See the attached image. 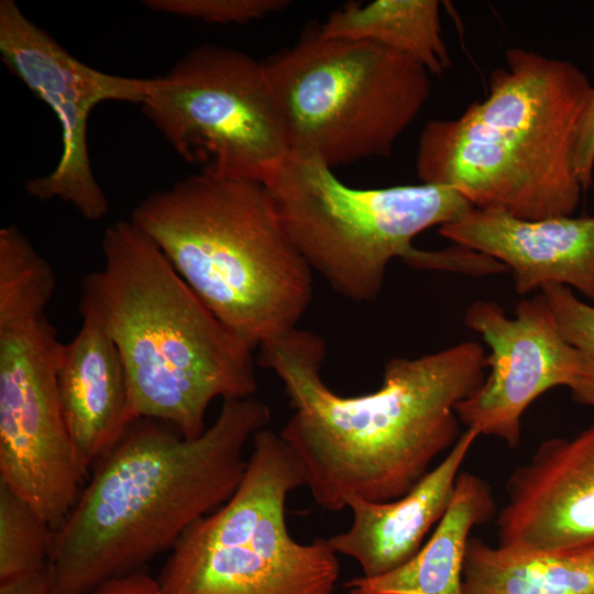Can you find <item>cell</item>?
I'll return each mask as SVG.
<instances>
[{
    "label": "cell",
    "mask_w": 594,
    "mask_h": 594,
    "mask_svg": "<svg viewBox=\"0 0 594 594\" xmlns=\"http://www.w3.org/2000/svg\"><path fill=\"white\" fill-rule=\"evenodd\" d=\"M258 363L283 383L293 415L279 431L324 510L355 496L387 502L408 493L460 438L455 406L484 382L483 346L461 342L422 356L392 358L378 389L333 392L321 376L324 340L298 328L260 348Z\"/></svg>",
    "instance_id": "obj_1"
},
{
    "label": "cell",
    "mask_w": 594,
    "mask_h": 594,
    "mask_svg": "<svg viewBox=\"0 0 594 594\" xmlns=\"http://www.w3.org/2000/svg\"><path fill=\"white\" fill-rule=\"evenodd\" d=\"M271 417L253 396L222 400L197 438L161 421H135L54 531L50 563L59 593L87 594L170 550L232 496L246 470L245 446Z\"/></svg>",
    "instance_id": "obj_2"
},
{
    "label": "cell",
    "mask_w": 594,
    "mask_h": 594,
    "mask_svg": "<svg viewBox=\"0 0 594 594\" xmlns=\"http://www.w3.org/2000/svg\"><path fill=\"white\" fill-rule=\"evenodd\" d=\"M101 249L103 266L84 277L79 309L116 344L135 420L197 438L216 398L254 396V349L212 314L147 234L118 221L105 230Z\"/></svg>",
    "instance_id": "obj_3"
},
{
    "label": "cell",
    "mask_w": 594,
    "mask_h": 594,
    "mask_svg": "<svg viewBox=\"0 0 594 594\" xmlns=\"http://www.w3.org/2000/svg\"><path fill=\"white\" fill-rule=\"evenodd\" d=\"M485 99L455 119H433L418 142L416 173L474 208L516 218L572 216L583 191L574 167L579 127L593 86L571 62L506 51Z\"/></svg>",
    "instance_id": "obj_4"
},
{
    "label": "cell",
    "mask_w": 594,
    "mask_h": 594,
    "mask_svg": "<svg viewBox=\"0 0 594 594\" xmlns=\"http://www.w3.org/2000/svg\"><path fill=\"white\" fill-rule=\"evenodd\" d=\"M130 220L253 349L296 329L312 300V270L262 183L199 172L146 196Z\"/></svg>",
    "instance_id": "obj_5"
},
{
    "label": "cell",
    "mask_w": 594,
    "mask_h": 594,
    "mask_svg": "<svg viewBox=\"0 0 594 594\" xmlns=\"http://www.w3.org/2000/svg\"><path fill=\"white\" fill-rule=\"evenodd\" d=\"M252 447L232 496L170 549L157 579L164 594H333L340 563L328 538L302 543L288 531V495L306 486L299 460L267 428Z\"/></svg>",
    "instance_id": "obj_6"
},
{
    "label": "cell",
    "mask_w": 594,
    "mask_h": 594,
    "mask_svg": "<svg viewBox=\"0 0 594 594\" xmlns=\"http://www.w3.org/2000/svg\"><path fill=\"white\" fill-rule=\"evenodd\" d=\"M293 155L330 168L388 157L431 95L428 70L370 41L326 38L318 28L263 62Z\"/></svg>",
    "instance_id": "obj_7"
},
{
    "label": "cell",
    "mask_w": 594,
    "mask_h": 594,
    "mask_svg": "<svg viewBox=\"0 0 594 594\" xmlns=\"http://www.w3.org/2000/svg\"><path fill=\"white\" fill-rule=\"evenodd\" d=\"M265 186L312 272L354 302L380 295L388 264L406 263L419 233L474 208L447 185L354 188L322 162L293 154Z\"/></svg>",
    "instance_id": "obj_8"
},
{
    "label": "cell",
    "mask_w": 594,
    "mask_h": 594,
    "mask_svg": "<svg viewBox=\"0 0 594 594\" xmlns=\"http://www.w3.org/2000/svg\"><path fill=\"white\" fill-rule=\"evenodd\" d=\"M55 282L32 272L0 279V482L54 531L77 502L87 475L58 393L63 342L45 312Z\"/></svg>",
    "instance_id": "obj_9"
},
{
    "label": "cell",
    "mask_w": 594,
    "mask_h": 594,
    "mask_svg": "<svg viewBox=\"0 0 594 594\" xmlns=\"http://www.w3.org/2000/svg\"><path fill=\"white\" fill-rule=\"evenodd\" d=\"M145 117L201 173L266 185L292 155L264 63L230 47L189 51L155 82Z\"/></svg>",
    "instance_id": "obj_10"
},
{
    "label": "cell",
    "mask_w": 594,
    "mask_h": 594,
    "mask_svg": "<svg viewBox=\"0 0 594 594\" xmlns=\"http://www.w3.org/2000/svg\"><path fill=\"white\" fill-rule=\"evenodd\" d=\"M0 54L7 67L56 113L63 150L56 167L26 182V193L42 201L59 199L85 219L109 210L90 165L87 124L92 109L114 100L143 103L155 78L106 74L69 54L31 21L13 0L0 1Z\"/></svg>",
    "instance_id": "obj_11"
},
{
    "label": "cell",
    "mask_w": 594,
    "mask_h": 594,
    "mask_svg": "<svg viewBox=\"0 0 594 594\" xmlns=\"http://www.w3.org/2000/svg\"><path fill=\"white\" fill-rule=\"evenodd\" d=\"M464 324L488 345L490 374L455 406L459 421L509 448L519 444L521 417L547 391L570 387L580 371L578 351L562 336L543 296L521 299L508 318L493 301H474Z\"/></svg>",
    "instance_id": "obj_12"
},
{
    "label": "cell",
    "mask_w": 594,
    "mask_h": 594,
    "mask_svg": "<svg viewBox=\"0 0 594 594\" xmlns=\"http://www.w3.org/2000/svg\"><path fill=\"white\" fill-rule=\"evenodd\" d=\"M498 547L520 552L594 544V425L540 443L506 482Z\"/></svg>",
    "instance_id": "obj_13"
},
{
    "label": "cell",
    "mask_w": 594,
    "mask_h": 594,
    "mask_svg": "<svg viewBox=\"0 0 594 594\" xmlns=\"http://www.w3.org/2000/svg\"><path fill=\"white\" fill-rule=\"evenodd\" d=\"M438 232L509 268L519 295L557 284L594 300V216L525 220L472 208Z\"/></svg>",
    "instance_id": "obj_14"
},
{
    "label": "cell",
    "mask_w": 594,
    "mask_h": 594,
    "mask_svg": "<svg viewBox=\"0 0 594 594\" xmlns=\"http://www.w3.org/2000/svg\"><path fill=\"white\" fill-rule=\"evenodd\" d=\"M466 429L441 462L405 495L387 502L346 499L353 520L345 531L328 538L338 554L354 559L363 578L384 575L408 562L440 521L454 493L461 464L479 437Z\"/></svg>",
    "instance_id": "obj_15"
},
{
    "label": "cell",
    "mask_w": 594,
    "mask_h": 594,
    "mask_svg": "<svg viewBox=\"0 0 594 594\" xmlns=\"http://www.w3.org/2000/svg\"><path fill=\"white\" fill-rule=\"evenodd\" d=\"M81 317L76 336L61 348L57 385L73 446L88 473L138 420L116 344L95 319Z\"/></svg>",
    "instance_id": "obj_16"
},
{
    "label": "cell",
    "mask_w": 594,
    "mask_h": 594,
    "mask_svg": "<svg viewBox=\"0 0 594 594\" xmlns=\"http://www.w3.org/2000/svg\"><path fill=\"white\" fill-rule=\"evenodd\" d=\"M488 484L460 472L451 503L428 541L408 562L377 578L344 583L349 594H463L462 574L471 530L495 515Z\"/></svg>",
    "instance_id": "obj_17"
},
{
    "label": "cell",
    "mask_w": 594,
    "mask_h": 594,
    "mask_svg": "<svg viewBox=\"0 0 594 594\" xmlns=\"http://www.w3.org/2000/svg\"><path fill=\"white\" fill-rule=\"evenodd\" d=\"M463 594H594V544L520 552L470 538Z\"/></svg>",
    "instance_id": "obj_18"
},
{
    "label": "cell",
    "mask_w": 594,
    "mask_h": 594,
    "mask_svg": "<svg viewBox=\"0 0 594 594\" xmlns=\"http://www.w3.org/2000/svg\"><path fill=\"white\" fill-rule=\"evenodd\" d=\"M318 31L326 38L377 43L410 57L432 76L452 65L437 0L351 1L330 13Z\"/></svg>",
    "instance_id": "obj_19"
},
{
    "label": "cell",
    "mask_w": 594,
    "mask_h": 594,
    "mask_svg": "<svg viewBox=\"0 0 594 594\" xmlns=\"http://www.w3.org/2000/svg\"><path fill=\"white\" fill-rule=\"evenodd\" d=\"M54 530L21 496L0 482V581L50 562Z\"/></svg>",
    "instance_id": "obj_20"
},
{
    "label": "cell",
    "mask_w": 594,
    "mask_h": 594,
    "mask_svg": "<svg viewBox=\"0 0 594 594\" xmlns=\"http://www.w3.org/2000/svg\"><path fill=\"white\" fill-rule=\"evenodd\" d=\"M565 340L581 358L579 374L569 387L575 402L594 407V306L573 295L566 286L540 288Z\"/></svg>",
    "instance_id": "obj_21"
},
{
    "label": "cell",
    "mask_w": 594,
    "mask_h": 594,
    "mask_svg": "<svg viewBox=\"0 0 594 594\" xmlns=\"http://www.w3.org/2000/svg\"><path fill=\"white\" fill-rule=\"evenodd\" d=\"M286 0H146L153 11L216 24L248 23L285 9Z\"/></svg>",
    "instance_id": "obj_22"
},
{
    "label": "cell",
    "mask_w": 594,
    "mask_h": 594,
    "mask_svg": "<svg viewBox=\"0 0 594 594\" xmlns=\"http://www.w3.org/2000/svg\"><path fill=\"white\" fill-rule=\"evenodd\" d=\"M574 167L583 191L587 190L593 184L594 170V88L579 127Z\"/></svg>",
    "instance_id": "obj_23"
},
{
    "label": "cell",
    "mask_w": 594,
    "mask_h": 594,
    "mask_svg": "<svg viewBox=\"0 0 594 594\" xmlns=\"http://www.w3.org/2000/svg\"><path fill=\"white\" fill-rule=\"evenodd\" d=\"M0 594H61L48 562L31 573L0 581Z\"/></svg>",
    "instance_id": "obj_24"
},
{
    "label": "cell",
    "mask_w": 594,
    "mask_h": 594,
    "mask_svg": "<svg viewBox=\"0 0 594 594\" xmlns=\"http://www.w3.org/2000/svg\"><path fill=\"white\" fill-rule=\"evenodd\" d=\"M87 594H164L157 579L143 569L111 579Z\"/></svg>",
    "instance_id": "obj_25"
}]
</instances>
